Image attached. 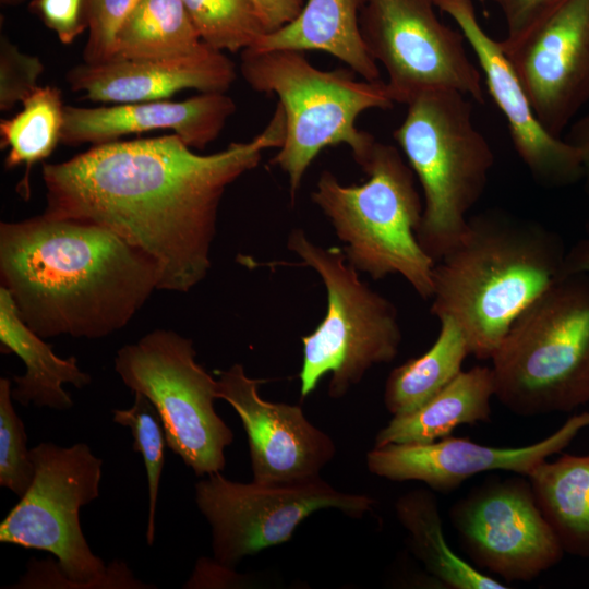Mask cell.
I'll use <instances>...</instances> for the list:
<instances>
[{
	"mask_svg": "<svg viewBox=\"0 0 589 589\" xmlns=\"http://www.w3.org/2000/svg\"><path fill=\"white\" fill-rule=\"evenodd\" d=\"M285 118L277 104L248 142L201 155L176 134L111 141L58 164H44L45 215L104 227L147 253L158 290L188 292L207 276L224 193L279 148Z\"/></svg>",
	"mask_w": 589,
	"mask_h": 589,
	"instance_id": "6da1fadb",
	"label": "cell"
},
{
	"mask_svg": "<svg viewBox=\"0 0 589 589\" xmlns=\"http://www.w3.org/2000/svg\"><path fill=\"white\" fill-rule=\"evenodd\" d=\"M0 276L23 321L43 338L111 335L160 280L154 259L112 231L44 213L0 224Z\"/></svg>",
	"mask_w": 589,
	"mask_h": 589,
	"instance_id": "7a4b0ae2",
	"label": "cell"
},
{
	"mask_svg": "<svg viewBox=\"0 0 589 589\" xmlns=\"http://www.w3.org/2000/svg\"><path fill=\"white\" fill-rule=\"evenodd\" d=\"M567 249L537 220L502 209L469 216L433 268L431 313L454 321L470 353L491 360L514 321L563 277Z\"/></svg>",
	"mask_w": 589,
	"mask_h": 589,
	"instance_id": "3957f363",
	"label": "cell"
},
{
	"mask_svg": "<svg viewBox=\"0 0 589 589\" xmlns=\"http://www.w3.org/2000/svg\"><path fill=\"white\" fill-rule=\"evenodd\" d=\"M240 72L253 91L278 97L285 135L271 163L288 176L292 203L324 148L348 145L361 167L376 140L358 129L359 116L395 106L385 82L358 81L345 69L320 70L298 50L247 48L241 51Z\"/></svg>",
	"mask_w": 589,
	"mask_h": 589,
	"instance_id": "277c9868",
	"label": "cell"
},
{
	"mask_svg": "<svg viewBox=\"0 0 589 589\" xmlns=\"http://www.w3.org/2000/svg\"><path fill=\"white\" fill-rule=\"evenodd\" d=\"M510 412H569L589 402V274L558 278L514 321L491 358Z\"/></svg>",
	"mask_w": 589,
	"mask_h": 589,
	"instance_id": "5b68a950",
	"label": "cell"
},
{
	"mask_svg": "<svg viewBox=\"0 0 589 589\" xmlns=\"http://www.w3.org/2000/svg\"><path fill=\"white\" fill-rule=\"evenodd\" d=\"M361 169L362 184L345 185L323 170L312 202L333 226L348 263L375 280L398 274L431 299L435 261L418 240L423 213L414 173L394 145L375 142Z\"/></svg>",
	"mask_w": 589,
	"mask_h": 589,
	"instance_id": "8992f818",
	"label": "cell"
},
{
	"mask_svg": "<svg viewBox=\"0 0 589 589\" xmlns=\"http://www.w3.org/2000/svg\"><path fill=\"white\" fill-rule=\"evenodd\" d=\"M472 112V99L458 91L426 92L407 105L393 133L422 189L417 236L435 262L464 236L494 165L493 149Z\"/></svg>",
	"mask_w": 589,
	"mask_h": 589,
	"instance_id": "52a82bcc",
	"label": "cell"
},
{
	"mask_svg": "<svg viewBox=\"0 0 589 589\" xmlns=\"http://www.w3.org/2000/svg\"><path fill=\"white\" fill-rule=\"evenodd\" d=\"M287 248L321 277L326 313L301 337L300 394L306 397L330 374L328 395L341 398L375 364L393 361L402 340L395 305L359 277L339 247L324 248L294 228Z\"/></svg>",
	"mask_w": 589,
	"mask_h": 589,
	"instance_id": "ba28073f",
	"label": "cell"
},
{
	"mask_svg": "<svg viewBox=\"0 0 589 589\" xmlns=\"http://www.w3.org/2000/svg\"><path fill=\"white\" fill-rule=\"evenodd\" d=\"M33 483L0 524V542L49 552L70 588H145L122 564L109 568L81 528L80 509L99 496L103 460L85 443L31 448Z\"/></svg>",
	"mask_w": 589,
	"mask_h": 589,
	"instance_id": "9c48e42d",
	"label": "cell"
},
{
	"mask_svg": "<svg viewBox=\"0 0 589 589\" xmlns=\"http://www.w3.org/2000/svg\"><path fill=\"white\" fill-rule=\"evenodd\" d=\"M190 338L155 329L120 348L115 370L133 393L146 396L164 424L167 446L196 476L220 472L233 432L216 412L218 383L195 360Z\"/></svg>",
	"mask_w": 589,
	"mask_h": 589,
	"instance_id": "30bf717a",
	"label": "cell"
},
{
	"mask_svg": "<svg viewBox=\"0 0 589 589\" xmlns=\"http://www.w3.org/2000/svg\"><path fill=\"white\" fill-rule=\"evenodd\" d=\"M195 503L211 526L215 561L230 569L248 555L287 542L316 510L334 508L361 518L376 502L336 490L321 476L241 483L215 472L195 484Z\"/></svg>",
	"mask_w": 589,
	"mask_h": 589,
	"instance_id": "8fae6325",
	"label": "cell"
},
{
	"mask_svg": "<svg viewBox=\"0 0 589 589\" xmlns=\"http://www.w3.org/2000/svg\"><path fill=\"white\" fill-rule=\"evenodd\" d=\"M434 7L435 0H364L361 37L386 71L392 99L408 105L426 92L454 89L484 103L482 74L464 34L441 22Z\"/></svg>",
	"mask_w": 589,
	"mask_h": 589,
	"instance_id": "7c38bea8",
	"label": "cell"
},
{
	"mask_svg": "<svg viewBox=\"0 0 589 589\" xmlns=\"http://www.w3.org/2000/svg\"><path fill=\"white\" fill-rule=\"evenodd\" d=\"M449 519L473 564L507 581H530L565 553L526 476L488 479L452 505Z\"/></svg>",
	"mask_w": 589,
	"mask_h": 589,
	"instance_id": "4fadbf2b",
	"label": "cell"
},
{
	"mask_svg": "<svg viewBox=\"0 0 589 589\" xmlns=\"http://www.w3.org/2000/svg\"><path fill=\"white\" fill-rule=\"evenodd\" d=\"M500 41L537 119L561 137L589 101V0H560Z\"/></svg>",
	"mask_w": 589,
	"mask_h": 589,
	"instance_id": "5bb4252c",
	"label": "cell"
},
{
	"mask_svg": "<svg viewBox=\"0 0 589 589\" xmlns=\"http://www.w3.org/2000/svg\"><path fill=\"white\" fill-rule=\"evenodd\" d=\"M218 375V398L233 408L247 433L253 480L318 477L336 454L330 436L312 424L300 406L264 399L260 386L265 381L247 375L242 364Z\"/></svg>",
	"mask_w": 589,
	"mask_h": 589,
	"instance_id": "9a60e30c",
	"label": "cell"
},
{
	"mask_svg": "<svg viewBox=\"0 0 589 589\" xmlns=\"http://www.w3.org/2000/svg\"><path fill=\"white\" fill-rule=\"evenodd\" d=\"M587 426L589 411H584L551 435L526 446L497 447L452 435L426 444L374 446L366 454V466L371 473L390 481H421L432 491L449 493L483 472L501 470L528 477Z\"/></svg>",
	"mask_w": 589,
	"mask_h": 589,
	"instance_id": "2e32d148",
	"label": "cell"
},
{
	"mask_svg": "<svg viewBox=\"0 0 589 589\" xmlns=\"http://www.w3.org/2000/svg\"><path fill=\"white\" fill-rule=\"evenodd\" d=\"M435 7L456 22L476 55L489 94L507 122L513 146L532 178L548 188H563L586 177L579 152L549 133L537 119L501 41L482 28L472 1L435 0Z\"/></svg>",
	"mask_w": 589,
	"mask_h": 589,
	"instance_id": "e0dca14e",
	"label": "cell"
},
{
	"mask_svg": "<svg viewBox=\"0 0 589 589\" xmlns=\"http://www.w3.org/2000/svg\"><path fill=\"white\" fill-rule=\"evenodd\" d=\"M236 77L235 63L206 44L182 58L83 62L67 74L72 91L84 92L94 101L116 104L168 99L185 88L226 93Z\"/></svg>",
	"mask_w": 589,
	"mask_h": 589,
	"instance_id": "ac0fdd59",
	"label": "cell"
},
{
	"mask_svg": "<svg viewBox=\"0 0 589 589\" xmlns=\"http://www.w3.org/2000/svg\"><path fill=\"white\" fill-rule=\"evenodd\" d=\"M235 111L236 104L226 93H201L182 101L64 106L61 143L96 145L133 133L172 130L191 148L203 149L218 137Z\"/></svg>",
	"mask_w": 589,
	"mask_h": 589,
	"instance_id": "d6986e66",
	"label": "cell"
},
{
	"mask_svg": "<svg viewBox=\"0 0 589 589\" xmlns=\"http://www.w3.org/2000/svg\"><path fill=\"white\" fill-rule=\"evenodd\" d=\"M0 342L4 352L15 353L25 364L24 375H14L12 398L23 406L68 410L73 401L63 384L83 388L92 382L77 365V359L58 357L52 346L21 317L10 292L0 287Z\"/></svg>",
	"mask_w": 589,
	"mask_h": 589,
	"instance_id": "ffe728a7",
	"label": "cell"
},
{
	"mask_svg": "<svg viewBox=\"0 0 589 589\" xmlns=\"http://www.w3.org/2000/svg\"><path fill=\"white\" fill-rule=\"evenodd\" d=\"M364 0H305L300 14L281 28L265 34L259 50L323 51L339 59L366 81H378L380 69L360 33Z\"/></svg>",
	"mask_w": 589,
	"mask_h": 589,
	"instance_id": "44dd1931",
	"label": "cell"
},
{
	"mask_svg": "<svg viewBox=\"0 0 589 589\" xmlns=\"http://www.w3.org/2000/svg\"><path fill=\"white\" fill-rule=\"evenodd\" d=\"M494 396L491 366L477 365L461 371L421 407L393 417L377 433L374 446L432 443L450 436L458 425L488 422Z\"/></svg>",
	"mask_w": 589,
	"mask_h": 589,
	"instance_id": "7402d4cb",
	"label": "cell"
},
{
	"mask_svg": "<svg viewBox=\"0 0 589 589\" xmlns=\"http://www.w3.org/2000/svg\"><path fill=\"white\" fill-rule=\"evenodd\" d=\"M537 504L565 553L589 557V454L545 460L528 477Z\"/></svg>",
	"mask_w": 589,
	"mask_h": 589,
	"instance_id": "603a6c76",
	"label": "cell"
},
{
	"mask_svg": "<svg viewBox=\"0 0 589 589\" xmlns=\"http://www.w3.org/2000/svg\"><path fill=\"white\" fill-rule=\"evenodd\" d=\"M396 515L408 531L411 549L425 569L450 589H506V585L480 572L447 544L433 492L425 489L401 495Z\"/></svg>",
	"mask_w": 589,
	"mask_h": 589,
	"instance_id": "cb8c5ba5",
	"label": "cell"
},
{
	"mask_svg": "<svg viewBox=\"0 0 589 589\" xmlns=\"http://www.w3.org/2000/svg\"><path fill=\"white\" fill-rule=\"evenodd\" d=\"M438 321V336L429 350L393 369L386 380L384 404L393 417L409 413L434 397L462 371L471 354L460 327L447 317Z\"/></svg>",
	"mask_w": 589,
	"mask_h": 589,
	"instance_id": "d4e9b609",
	"label": "cell"
},
{
	"mask_svg": "<svg viewBox=\"0 0 589 589\" xmlns=\"http://www.w3.org/2000/svg\"><path fill=\"white\" fill-rule=\"evenodd\" d=\"M203 43L182 0H141L118 33L112 59H173Z\"/></svg>",
	"mask_w": 589,
	"mask_h": 589,
	"instance_id": "484cf974",
	"label": "cell"
},
{
	"mask_svg": "<svg viewBox=\"0 0 589 589\" xmlns=\"http://www.w3.org/2000/svg\"><path fill=\"white\" fill-rule=\"evenodd\" d=\"M22 105V110L12 118L1 120L0 137L1 148H8L4 167L25 165L17 192L27 199L33 166L48 158L61 142L64 106L60 89L52 86H39Z\"/></svg>",
	"mask_w": 589,
	"mask_h": 589,
	"instance_id": "4316f807",
	"label": "cell"
},
{
	"mask_svg": "<svg viewBox=\"0 0 589 589\" xmlns=\"http://www.w3.org/2000/svg\"><path fill=\"white\" fill-rule=\"evenodd\" d=\"M201 40L219 51L254 47L267 31L245 0H182Z\"/></svg>",
	"mask_w": 589,
	"mask_h": 589,
	"instance_id": "83f0119b",
	"label": "cell"
},
{
	"mask_svg": "<svg viewBox=\"0 0 589 589\" xmlns=\"http://www.w3.org/2000/svg\"><path fill=\"white\" fill-rule=\"evenodd\" d=\"M134 401L128 409H115L113 422L128 426L133 436V450L142 455L148 481V521L146 542L155 539V512L160 476L165 464L167 446L164 424L155 406L141 393H133Z\"/></svg>",
	"mask_w": 589,
	"mask_h": 589,
	"instance_id": "f1b7e54d",
	"label": "cell"
},
{
	"mask_svg": "<svg viewBox=\"0 0 589 589\" xmlns=\"http://www.w3.org/2000/svg\"><path fill=\"white\" fill-rule=\"evenodd\" d=\"M11 382L0 378V485L22 497L33 483L35 466L27 435L13 407Z\"/></svg>",
	"mask_w": 589,
	"mask_h": 589,
	"instance_id": "f546056e",
	"label": "cell"
},
{
	"mask_svg": "<svg viewBox=\"0 0 589 589\" xmlns=\"http://www.w3.org/2000/svg\"><path fill=\"white\" fill-rule=\"evenodd\" d=\"M141 0H85L88 38L83 62L101 63L113 58L118 33Z\"/></svg>",
	"mask_w": 589,
	"mask_h": 589,
	"instance_id": "4dcf8cb0",
	"label": "cell"
},
{
	"mask_svg": "<svg viewBox=\"0 0 589 589\" xmlns=\"http://www.w3.org/2000/svg\"><path fill=\"white\" fill-rule=\"evenodd\" d=\"M44 71L39 58L20 52L8 38L0 41V109L10 110L22 103L39 85L37 81Z\"/></svg>",
	"mask_w": 589,
	"mask_h": 589,
	"instance_id": "1f68e13d",
	"label": "cell"
},
{
	"mask_svg": "<svg viewBox=\"0 0 589 589\" xmlns=\"http://www.w3.org/2000/svg\"><path fill=\"white\" fill-rule=\"evenodd\" d=\"M29 9L64 45L87 28L85 0H34Z\"/></svg>",
	"mask_w": 589,
	"mask_h": 589,
	"instance_id": "d6a6232c",
	"label": "cell"
},
{
	"mask_svg": "<svg viewBox=\"0 0 589 589\" xmlns=\"http://www.w3.org/2000/svg\"><path fill=\"white\" fill-rule=\"evenodd\" d=\"M494 3L501 11L512 38L524 32L560 0H481Z\"/></svg>",
	"mask_w": 589,
	"mask_h": 589,
	"instance_id": "836d02e7",
	"label": "cell"
},
{
	"mask_svg": "<svg viewBox=\"0 0 589 589\" xmlns=\"http://www.w3.org/2000/svg\"><path fill=\"white\" fill-rule=\"evenodd\" d=\"M262 20L267 33L292 22L302 11L305 0H245Z\"/></svg>",
	"mask_w": 589,
	"mask_h": 589,
	"instance_id": "e575fe53",
	"label": "cell"
},
{
	"mask_svg": "<svg viewBox=\"0 0 589 589\" xmlns=\"http://www.w3.org/2000/svg\"><path fill=\"white\" fill-rule=\"evenodd\" d=\"M589 274V223L584 236L566 251L563 276Z\"/></svg>",
	"mask_w": 589,
	"mask_h": 589,
	"instance_id": "d590c367",
	"label": "cell"
},
{
	"mask_svg": "<svg viewBox=\"0 0 589 589\" xmlns=\"http://www.w3.org/2000/svg\"><path fill=\"white\" fill-rule=\"evenodd\" d=\"M564 140L579 152L589 182V112L570 124Z\"/></svg>",
	"mask_w": 589,
	"mask_h": 589,
	"instance_id": "8d00e7d4",
	"label": "cell"
}]
</instances>
